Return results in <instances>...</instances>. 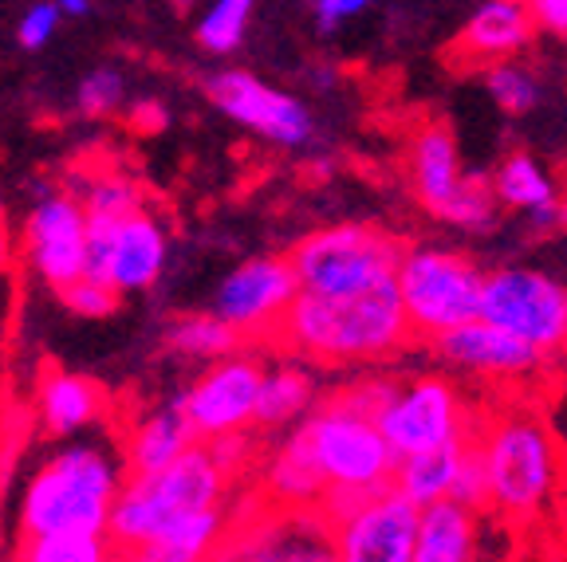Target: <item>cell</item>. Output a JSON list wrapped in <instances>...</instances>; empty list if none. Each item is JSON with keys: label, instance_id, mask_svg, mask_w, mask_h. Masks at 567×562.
I'll return each mask as SVG.
<instances>
[{"label": "cell", "instance_id": "obj_36", "mask_svg": "<svg viewBox=\"0 0 567 562\" xmlns=\"http://www.w3.org/2000/svg\"><path fill=\"white\" fill-rule=\"evenodd\" d=\"M394 389H399V382L367 378V382H354V386L339 389L336 402H343L347 409H359V414H367V417H374V422H379V414L386 409V402L394 397Z\"/></svg>", "mask_w": 567, "mask_h": 562}, {"label": "cell", "instance_id": "obj_35", "mask_svg": "<svg viewBox=\"0 0 567 562\" xmlns=\"http://www.w3.org/2000/svg\"><path fill=\"white\" fill-rule=\"evenodd\" d=\"M453 500L470 503V508L488 516V472L473 440H470V452H465V465H461V472H457V483H453Z\"/></svg>", "mask_w": 567, "mask_h": 562}, {"label": "cell", "instance_id": "obj_32", "mask_svg": "<svg viewBox=\"0 0 567 562\" xmlns=\"http://www.w3.org/2000/svg\"><path fill=\"white\" fill-rule=\"evenodd\" d=\"M60 295L75 315H87V319H103L118 308V291L111 288V283L95 280V275H80V280L68 283Z\"/></svg>", "mask_w": 567, "mask_h": 562}, {"label": "cell", "instance_id": "obj_27", "mask_svg": "<svg viewBox=\"0 0 567 562\" xmlns=\"http://www.w3.org/2000/svg\"><path fill=\"white\" fill-rule=\"evenodd\" d=\"M169 346H174L177 354H189V358L217 362V358H225V354L240 351L245 339L237 334V326L225 323L217 311H209V315L177 319V323L169 326Z\"/></svg>", "mask_w": 567, "mask_h": 562}, {"label": "cell", "instance_id": "obj_23", "mask_svg": "<svg viewBox=\"0 0 567 562\" xmlns=\"http://www.w3.org/2000/svg\"><path fill=\"white\" fill-rule=\"evenodd\" d=\"M197 429L186 417V405L177 397L174 405L151 414L146 422L134 429L131 445H126V460H131L134 472H151V468H162L169 460H177L189 445H197Z\"/></svg>", "mask_w": 567, "mask_h": 562}, {"label": "cell", "instance_id": "obj_41", "mask_svg": "<svg viewBox=\"0 0 567 562\" xmlns=\"http://www.w3.org/2000/svg\"><path fill=\"white\" fill-rule=\"evenodd\" d=\"M559 229H567V194L559 197Z\"/></svg>", "mask_w": 567, "mask_h": 562}, {"label": "cell", "instance_id": "obj_38", "mask_svg": "<svg viewBox=\"0 0 567 562\" xmlns=\"http://www.w3.org/2000/svg\"><path fill=\"white\" fill-rule=\"evenodd\" d=\"M532 17H536V24H540L544 32L567 40V0H536V4H532Z\"/></svg>", "mask_w": 567, "mask_h": 562}, {"label": "cell", "instance_id": "obj_30", "mask_svg": "<svg viewBox=\"0 0 567 562\" xmlns=\"http://www.w3.org/2000/svg\"><path fill=\"white\" fill-rule=\"evenodd\" d=\"M248 20H252V0H213L205 17L197 20V44L217 55L237 52L248 32Z\"/></svg>", "mask_w": 567, "mask_h": 562}, {"label": "cell", "instance_id": "obj_8", "mask_svg": "<svg viewBox=\"0 0 567 562\" xmlns=\"http://www.w3.org/2000/svg\"><path fill=\"white\" fill-rule=\"evenodd\" d=\"M406 169L414 197L434 212L437 220H450L457 229H488L496 217L493 181L470 177L461 169V154L453 131L445 123L414 126L406 146Z\"/></svg>", "mask_w": 567, "mask_h": 562}, {"label": "cell", "instance_id": "obj_17", "mask_svg": "<svg viewBox=\"0 0 567 562\" xmlns=\"http://www.w3.org/2000/svg\"><path fill=\"white\" fill-rule=\"evenodd\" d=\"M540 32L528 0H481L465 28L457 32L453 60L485 71L488 63L516 60Z\"/></svg>", "mask_w": 567, "mask_h": 562}, {"label": "cell", "instance_id": "obj_20", "mask_svg": "<svg viewBox=\"0 0 567 562\" xmlns=\"http://www.w3.org/2000/svg\"><path fill=\"white\" fill-rule=\"evenodd\" d=\"M493 194L505 209L528 212L540 229L559 225V181L551 169L532 154H508L493 174Z\"/></svg>", "mask_w": 567, "mask_h": 562}, {"label": "cell", "instance_id": "obj_12", "mask_svg": "<svg viewBox=\"0 0 567 562\" xmlns=\"http://www.w3.org/2000/svg\"><path fill=\"white\" fill-rule=\"evenodd\" d=\"M265 362L257 354L240 346V351L217 358L202 378L182 394L186 417L194 422L197 437L213 440L225 433H240L248 425H257V402L260 386H265Z\"/></svg>", "mask_w": 567, "mask_h": 562}, {"label": "cell", "instance_id": "obj_29", "mask_svg": "<svg viewBox=\"0 0 567 562\" xmlns=\"http://www.w3.org/2000/svg\"><path fill=\"white\" fill-rule=\"evenodd\" d=\"M485 91H488V98L501 106V115H528L532 106L540 103V80L516 60L488 63Z\"/></svg>", "mask_w": 567, "mask_h": 562}, {"label": "cell", "instance_id": "obj_4", "mask_svg": "<svg viewBox=\"0 0 567 562\" xmlns=\"http://www.w3.org/2000/svg\"><path fill=\"white\" fill-rule=\"evenodd\" d=\"M229 480L233 476L213 457L209 445H189L177 460L151 468V472H134L123 483V492L111 508L106 535L118 554L134 559L142 547L174 528L177 519L225 503Z\"/></svg>", "mask_w": 567, "mask_h": 562}, {"label": "cell", "instance_id": "obj_6", "mask_svg": "<svg viewBox=\"0 0 567 562\" xmlns=\"http://www.w3.org/2000/svg\"><path fill=\"white\" fill-rule=\"evenodd\" d=\"M328 519L331 547L343 562H414L417 551V508L394 483L374 492H339L331 488L319 503Z\"/></svg>", "mask_w": 567, "mask_h": 562}, {"label": "cell", "instance_id": "obj_45", "mask_svg": "<svg viewBox=\"0 0 567 562\" xmlns=\"http://www.w3.org/2000/svg\"><path fill=\"white\" fill-rule=\"evenodd\" d=\"M528 4H536V0H528Z\"/></svg>", "mask_w": 567, "mask_h": 562}, {"label": "cell", "instance_id": "obj_1", "mask_svg": "<svg viewBox=\"0 0 567 562\" xmlns=\"http://www.w3.org/2000/svg\"><path fill=\"white\" fill-rule=\"evenodd\" d=\"M481 460L488 472V516L516 531L551 528L567 496V452L536 409H505L481 422Z\"/></svg>", "mask_w": 567, "mask_h": 562}, {"label": "cell", "instance_id": "obj_7", "mask_svg": "<svg viewBox=\"0 0 567 562\" xmlns=\"http://www.w3.org/2000/svg\"><path fill=\"white\" fill-rule=\"evenodd\" d=\"M300 437L308 440L319 476L328 480V492L331 488L374 492V488L394 483L399 452L386 440L382 425L359 409H347L336 397L300 425Z\"/></svg>", "mask_w": 567, "mask_h": 562}, {"label": "cell", "instance_id": "obj_10", "mask_svg": "<svg viewBox=\"0 0 567 562\" xmlns=\"http://www.w3.org/2000/svg\"><path fill=\"white\" fill-rule=\"evenodd\" d=\"M481 319L532 343L544 358L567 354V288L532 268H501L485 275Z\"/></svg>", "mask_w": 567, "mask_h": 562}, {"label": "cell", "instance_id": "obj_31", "mask_svg": "<svg viewBox=\"0 0 567 562\" xmlns=\"http://www.w3.org/2000/svg\"><path fill=\"white\" fill-rule=\"evenodd\" d=\"M83 205H87V212H99V217H126V212L142 209V194H138V185L126 181V177L106 174L87 185Z\"/></svg>", "mask_w": 567, "mask_h": 562}, {"label": "cell", "instance_id": "obj_11", "mask_svg": "<svg viewBox=\"0 0 567 562\" xmlns=\"http://www.w3.org/2000/svg\"><path fill=\"white\" fill-rule=\"evenodd\" d=\"M379 425L399 457L422 452V448L453 445V440H473L481 429L470 397L453 382L425 374V378L399 382L394 397L379 414Z\"/></svg>", "mask_w": 567, "mask_h": 562}, {"label": "cell", "instance_id": "obj_19", "mask_svg": "<svg viewBox=\"0 0 567 562\" xmlns=\"http://www.w3.org/2000/svg\"><path fill=\"white\" fill-rule=\"evenodd\" d=\"M481 516L470 503L445 500L425 503L417 516V551L414 562H470L481 554Z\"/></svg>", "mask_w": 567, "mask_h": 562}, {"label": "cell", "instance_id": "obj_3", "mask_svg": "<svg viewBox=\"0 0 567 562\" xmlns=\"http://www.w3.org/2000/svg\"><path fill=\"white\" fill-rule=\"evenodd\" d=\"M123 492V460L106 445H71L28 476L20 500V535L55 531H106L111 508Z\"/></svg>", "mask_w": 567, "mask_h": 562}, {"label": "cell", "instance_id": "obj_42", "mask_svg": "<svg viewBox=\"0 0 567 562\" xmlns=\"http://www.w3.org/2000/svg\"><path fill=\"white\" fill-rule=\"evenodd\" d=\"M4 260H9V244H4V237H0V268H4Z\"/></svg>", "mask_w": 567, "mask_h": 562}, {"label": "cell", "instance_id": "obj_28", "mask_svg": "<svg viewBox=\"0 0 567 562\" xmlns=\"http://www.w3.org/2000/svg\"><path fill=\"white\" fill-rule=\"evenodd\" d=\"M20 559L28 562H103L118 559L106 531H55V535L24 539Z\"/></svg>", "mask_w": 567, "mask_h": 562}, {"label": "cell", "instance_id": "obj_43", "mask_svg": "<svg viewBox=\"0 0 567 562\" xmlns=\"http://www.w3.org/2000/svg\"><path fill=\"white\" fill-rule=\"evenodd\" d=\"M174 4H182V9H186V4H197V0H174Z\"/></svg>", "mask_w": 567, "mask_h": 562}, {"label": "cell", "instance_id": "obj_33", "mask_svg": "<svg viewBox=\"0 0 567 562\" xmlns=\"http://www.w3.org/2000/svg\"><path fill=\"white\" fill-rule=\"evenodd\" d=\"M75 103H80L83 115H111L123 106V75L111 67L103 71H91L87 80L80 83L75 91Z\"/></svg>", "mask_w": 567, "mask_h": 562}, {"label": "cell", "instance_id": "obj_2", "mask_svg": "<svg viewBox=\"0 0 567 562\" xmlns=\"http://www.w3.org/2000/svg\"><path fill=\"white\" fill-rule=\"evenodd\" d=\"M284 351L328 366L347 362H382L414 343L399 283L382 280L351 295H316L300 291L272 339Z\"/></svg>", "mask_w": 567, "mask_h": 562}, {"label": "cell", "instance_id": "obj_15", "mask_svg": "<svg viewBox=\"0 0 567 562\" xmlns=\"http://www.w3.org/2000/svg\"><path fill=\"white\" fill-rule=\"evenodd\" d=\"M205 91L233 123L276 142V146H303L311 138V115L303 111L300 98L268 87L248 71H221L205 83Z\"/></svg>", "mask_w": 567, "mask_h": 562}, {"label": "cell", "instance_id": "obj_37", "mask_svg": "<svg viewBox=\"0 0 567 562\" xmlns=\"http://www.w3.org/2000/svg\"><path fill=\"white\" fill-rule=\"evenodd\" d=\"M371 4L374 0H316V20L323 32H331V28H343L347 20L363 17Z\"/></svg>", "mask_w": 567, "mask_h": 562}, {"label": "cell", "instance_id": "obj_14", "mask_svg": "<svg viewBox=\"0 0 567 562\" xmlns=\"http://www.w3.org/2000/svg\"><path fill=\"white\" fill-rule=\"evenodd\" d=\"M24 248L48 288L63 291L87 275V205L63 194L40 197L24 225Z\"/></svg>", "mask_w": 567, "mask_h": 562}, {"label": "cell", "instance_id": "obj_5", "mask_svg": "<svg viewBox=\"0 0 567 562\" xmlns=\"http://www.w3.org/2000/svg\"><path fill=\"white\" fill-rule=\"evenodd\" d=\"M402 308H406L414 343H434L442 334L481 319V295H485V272L470 264L461 252L437 244L406 248L394 268Z\"/></svg>", "mask_w": 567, "mask_h": 562}, {"label": "cell", "instance_id": "obj_39", "mask_svg": "<svg viewBox=\"0 0 567 562\" xmlns=\"http://www.w3.org/2000/svg\"><path fill=\"white\" fill-rule=\"evenodd\" d=\"M551 535H556V543L567 551V496H564V503H559L556 516H551Z\"/></svg>", "mask_w": 567, "mask_h": 562}, {"label": "cell", "instance_id": "obj_25", "mask_svg": "<svg viewBox=\"0 0 567 562\" xmlns=\"http://www.w3.org/2000/svg\"><path fill=\"white\" fill-rule=\"evenodd\" d=\"M99 409H103V394H99L95 382L80 378V374H52L40 389V417L55 437L91 425Z\"/></svg>", "mask_w": 567, "mask_h": 562}, {"label": "cell", "instance_id": "obj_22", "mask_svg": "<svg viewBox=\"0 0 567 562\" xmlns=\"http://www.w3.org/2000/svg\"><path fill=\"white\" fill-rule=\"evenodd\" d=\"M465 452H470V440L406 452V457H399V468H394V488L406 492L417 508L445 500V496H453V483H457V472L465 465Z\"/></svg>", "mask_w": 567, "mask_h": 562}, {"label": "cell", "instance_id": "obj_9", "mask_svg": "<svg viewBox=\"0 0 567 562\" xmlns=\"http://www.w3.org/2000/svg\"><path fill=\"white\" fill-rule=\"evenodd\" d=\"M406 248L382 229H367V225H343V229H323L311 232L308 240L296 244L288 256L296 268L300 291H316V295H351L371 283L394 280Z\"/></svg>", "mask_w": 567, "mask_h": 562}, {"label": "cell", "instance_id": "obj_21", "mask_svg": "<svg viewBox=\"0 0 567 562\" xmlns=\"http://www.w3.org/2000/svg\"><path fill=\"white\" fill-rule=\"evenodd\" d=\"M260 480H265V492L276 508L319 511V503L328 496V480L319 476L316 457H311V448H308V440L300 437V429L276 448Z\"/></svg>", "mask_w": 567, "mask_h": 562}, {"label": "cell", "instance_id": "obj_18", "mask_svg": "<svg viewBox=\"0 0 567 562\" xmlns=\"http://www.w3.org/2000/svg\"><path fill=\"white\" fill-rule=\"evenodd\" d=\"M166 264V232L151 212H131L111 229V252H106L103 280L118 291H146L162 275Z\"/></svg>", "mask_w": 567, "mask_h": 562}, {"label": "cell", "instance_id": "obj_16", "mask_svg": "<svg viewBox=\"0 0 567 562\" xmlns=\"http://www.w3.org/2000/svg\"><path fill=\"white\" fill-rule=\"evenodd\" d=\"M430 346H434V354L445 366L485 382H528L548 362L532 343L516 339L505 326L488 323V319H473V323L434 339Z\"/></svg>", "mask_w": 567, "mask_h": 562}, {"label": "cell", "instance_id": "obj_40", "mask_svg": "<svg viewBox=\"0 0 567 562\" xmlns=\"http://www.w3.org/2000/svg\"><path fill=\"white\" fill-rule=\"evenodd\" d=\"M60 4L63 17H87L91 12V0H55Z\"/></svg>", "mask_w": 567, "mask_h": 562}, {"label": "cell", "instance_id": "obj_44", "mask_svg": "<svg viewBox=\"0 0 567 562\" xmlns=\"http://www.w3.org/2000/svg\"><path fill=\"white\" fill-rule=\"evenodd\" d=\"M0 220H4V209H0Z\"/></svg>", "mask_w": 567, "mask_h": 562}, {"label": "cell", "instance_id": "obj_26", "mask_svg": "<svg viewBox=\"0 0 567 562\" xmlns=\"http://www.w3.org/2000/svg\"><path fill=\"white\" fill-rule=\"evenodd\" d=\"M316 402V378L303 366H284L265 370V386H260L257 402V425L260 429H284V425L300 422Z\"/></svg>", "mask_w": 567, "mask_h": 562}, {"label": "cell", "instance_id": "obj_13", "mask_svg": "<svg viewBox=\"0 0 567 562\" xmlns=\"http://www.w3.org/2000/svg\"><path fill=\"white\" fill-rule=\"evenodd\" d=\"M300 295V280L288 256H260L229 272L213 295V311L237 326L240 339H276L284 315Z\"/></svg>", "mask_w": 567, "mask_h": 562}, {"label": "cell", "instance_id": "obj_34", "mask_svg": "<svg viewBox=\"0 0 567 562\" xmlns=\"http://www.w3.org/2000/svg\"><path fill=\"white\" fill-rule=\"evenodd\" d=\"M63 12L55 0H44V4H32V9L20 17V28H17V40L24 52H40V48L48 44L55 35V28H60Z\"/></svg>", "mask_w": 567, "mask_h": 562}, {"label": "cell", "instance_id": "obj_24", "mask_svg": "<svg viewBox=\"0 0 567 562\" xmlns=\"http://www.w3.org/2000/svg\"><path fill=\"white\" fill-rule=\"evenodd\" d=\"M225 528H229V519H225V503H217V508H205V511H194V516L177 519L169 531H162L154 543L142 547L134 559H142V562H197V559H209V554L221 551Z\"/></svg>", "mask_w": 567, "mask_h": 562}]
</instances>
